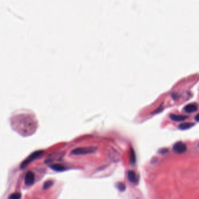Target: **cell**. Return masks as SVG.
Listing matches in <instances>:
<instances>
[{
    "label": "cell",
    "mask_w": 199,
    "mask_h": 199,
    "mask_svg": "<svg viewBox=\"0 0 199 199\" xmlns=\"http://www.w3.org/2000/svg\"><path fill=\"white\" fill-rule=\"evenodd\" d=\"M97 148L94 147H81L77 148L73 150L71 154L73 155H79L93 154L95 152Z\"/></svg>",
    "instance_id": "cell-2"
},
{
    "label": "cell",
    "mask_w": 199,
    "mask_h": 199,
    "mask_svg": "<svg viewBox=\"0 0 199 199\" xmlns=\"http://www.w3.org/2000/svg\"><path fill=\"white\" fill-rule=\"evenodd\" d=\"M195 120H196V121H199V113L196 116V117H195Z\"/></svg>",
    "instance_id": "cell-17"
},
{
    "label": "cell",
    "mask_w": 199,
    "mask_h": 199,
    "mask_svg": "<svg viewBox=\"0 0 199 199\" xmlns=\"http://www.w3.org/2000/svg\"><path fill=\"white\" fill-rule=\"evenodd\" d=\"M50 168L56 172H63L66 169V168L61 164H53L50 166Z\"/></svg>",
    "instance_id": "cell-10"
},
{
    "label": "cell",
    "mask_w": 199,
    "mask_h": 199,
    "mask_svg": "<svg viewBox=\"0 0 199 199\" xmlns=\"http://www.w3.org/2000/svg\"><path fill=\"white\" fill-rule=\"evenodd\" d=\"M167 151H168V150H167V149H162L161 151H160V152L161 153V154H164V153H165V152H167Z\"/></svg>",
    "instance_id": "cell-16"
},
{
    "label": "cell",
    "mask_w": 199,
    "mask_h": 199,
    "mask_svg": "<svg viewBox=\"0 0 199 199\" xmlns=\"http://www.w3.org/2000/svg\"><path fill=\"white\" fill-rule=\"evenodd\" d=\"M128 178L129 181L133 183V184H136L138 182V179L137 177V175L136 173L133 171H129L128 172Z\"/></svg>",
    "instance_id": "cell-6"
},
{
    "label": "cell",
    "mask_w": 199,
    "mask_h": 199,
    "mask_svg": "<svg viewBox=\"0 0 199 199\" xmlns=\"http://www.w3.org/2000/svg\"><path fill=\"white\" fill-rule=\"evenodd\" d=\"M43 151L40 150V151H37L32 153L29 156V157L26 159V160H25L21 165V168H25L28 165H29L30 162H32L33 160H36V158H38L40 156L42 155L43 153Z\"/></svg>",
    "instance_id": "cell-3"
},
{
    "label": "cell",
    "mask_w": 199,
    "mask_h": 199,
    "mask_svg": "<svg viewBox=\"0 0 199 199\" xmlns=\"http://www.w3.org/2000/svg\"><path fill=\"white\" fill-rule=\"evenodd\" d=\"M184 109L188 113H192L196 111L197 109V105L196 103L189 104L185 106Z\"/></svg>",
    "instance_id": "cell-8"
},
{
    "label": "cell",
    "mask_w": 199,
    "mask_h": 199,
    "mask_svg": "<svg viewBox=\"0 0 199 199\" xmlns=\"http://www.w3.org/2000/svg\"><path fill=\"white\" fill-rule=\"evenodd\" d=\"M52 185H53V181H47V182H46L44 183V186H43V189H44V190L48 189Z\"/></svg>",
    "instance_id": "cell-14"
},
{
    "label": "cell",
    "mask_w": 199,
    "mask_h": 199,
    "mask_svg": "<svg viewBox=\"0 0 199 199\" xmlns=\"http://www.w3.org/2000/svg\"><path fill=\"white\" fill-rule=\"evenodd\" d=\"M117 187H118V189L121 191V192H124L125 190V189H126V186H125V185L123 183H121V182H119L118 183L117 185Z\"/></svg>",
    "instance_id": "cell-15"
},
{
    "label": "cell",
    "mask_w": 199,
    "mask_h": 199,
    "mask_svg": "<svg viewBox=\"0 0 199 199\" xmlns=\"http://www.w3.org/2000/svg\"><path fill=\"white\" fill-rule=\"evenodd\" d=\"M12 126L16 129L23 130L24 132L29 131L33 129L36 124L35 114L29 109H19L11 116Z\"/></svg>",
    "instance_id": "cell-1"
},
{
    "label": "cell",
    "mask_w": 199,
    "mask_h": 199,
    "mask_svg": "<svg viewBox=\"0 0 199 199\" xmlns=\"http://www.w3.org/2000/svg\"><path fill=\"white\" fill-rule=\"evenodd\" d=\"M22 194L20 193H15L9 196V199H21Z\"/></svg>",
    "instance_id": "cell-12"
},
{
    "label": "cell",
    "mask_w": 199,
    "mask_h": 199,
    "mask_svg": "<svg viewBox=\"0 0 199 199\" xmlns=\"http://www.w3.org/2000/svg\"><path fill=\"white\" fill-rule=\"evenodd\" d=\"M63 156V153H54V154H52L48 158V160L46 161H47L46 162H53V161H54L55 159L56 160H60V159Z\"/></svg>",
    "instance_id": "cell-7"
},
{
    "label": "cell",
    "mask_w": 199,
    "mask_h": 199,
    "mask_svg": "<svg viewBox=\"0 0 199 199\" xmlns=\"http://www.w3.org/2000/svg\"><path fill=\"white\" fill-rule=\"evenodd\" d=\"M170 117L171 118L172 120L176 121V122H180L183 121L185 120L186 118H188V116H184V115H180V114H172L170 115Z\"/></svg>",
    "instance_id": "cell-9"
},
{
    "label": "cell",
    "mask_w": 199,
    "mask_h": 199,
    "mask_svg": "<svg viewBox=\"0 0 199 199\" xmlns=\"http://www.w3.org/2000/svg\"><path fill=\"white\" fill-rule=\"evenodd\" d=\"M194 125V124L193 123H183L179 125L178 127L181 130H186L193 127Z\"/></svg>",
    "instance_id": "cell-11"
},
{
    "label": "cell",
    "mask_w": 199,
    "mask_h": 199,
    "mask_svg": "<svg viewBox=\"0 0 199 199\" xmlns=\"http://www.w3.org/2000/svg\"><path fill=\"white\" fill-rule=\"evenodd\" d=\"M130 162L132 164L135 163L136 161V156H135V153L134 151H133V150L132 148H131L130 150Z\"/></svg>",
    "instance_id": "cell-13"
},
{
    "label": "cell",
    "mask_w": 199,
    "mask_h": 199,
    "mask_svg": "<svg viewBox=\"0 0 199 199\" xmlns=\"http://www.w3.org/2000/svg\"><path fill=\"white\" fill-rule=\"evenodd\" d=\"M34 180H35L34 174L31 171L28 172L25 177V184L28 186L32 185L34 182Z\"/></svg>",
    "instance_id": "cell-5"
},
{
    "label": "cell",
    "mask_w": 199,
    "mask_h": 199,
    "mask_svg": "<svg viewBox=\"0 0 199 199\" xmlns=\"http://www.w3.org/2000/svg\"><path fill=\"white\" fill-rule=\"evenodd\" d=\"M173 150L177 154H182L185 152L186 150V146L185 144L181 141H179L176 143L173 147Z\"/></svg>",
    "instance_id": "cell-4"
}]
</instances>
